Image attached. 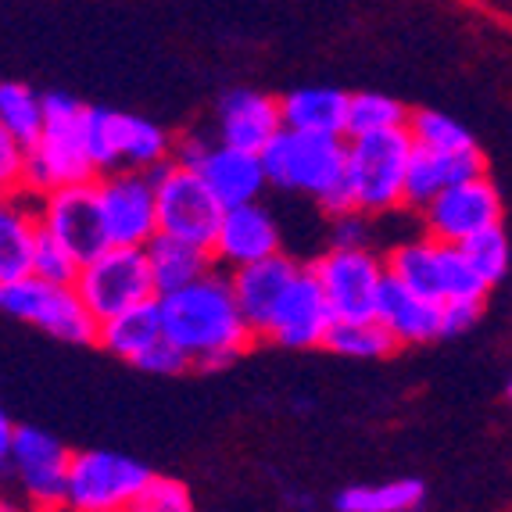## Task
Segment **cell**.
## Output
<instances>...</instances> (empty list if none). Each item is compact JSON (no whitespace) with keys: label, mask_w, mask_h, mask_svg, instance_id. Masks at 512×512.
<instances>
[{"label":"cell","mask_w":512,"mask_h":512,"mask_svg":"<svg viewBox=\"0 0 512 512\" xmlns=\"http://www.w3.org/2000/svg\"><path fill=\"white\" fill-rule=\"evenodd\" d=\"M190 505H194V498H190L187 484L154 473V477L147 480L144 495H140L137 505H133V512H187Z\"/></svg>","instance_id":"cell-34"},{"label":"cell","mask_w":512,"mask_h":512,"mask_svg":"<svg viewBox=\"0 0 512 512\" xmlns=\"http://www.w3.org/2000/svg\"><path fill=\"white\" fill-rule=\"evenodd\" d=\"M412 111L402 101H394L387 94H362L348 97V137H362V133H384V129L409 126Z\"/></svg>","instance_id":"cell-30"},{"label":"cell","mask_w":512,"mask_h":512,"mask_svg":"<svg viewBox=\"0 0 512 512\" xmlns=\"http://www.w3.org/2000/svg\"><path fill=\"white\" fill-rule=\"evenodd\" d=\"M215 262L226 269L262 262L269 255H280V226L258 201L233 205L222 215V226L215 233Z\"/></svg>","instance_id":"cell-18"},{"label":"cell","mask_w":512,"mask_h":512,"mask_svg":"<svg viewBox=\"0 0 512 512\" xmlns=\"http://www.w3.org/2000/svg\"><path fill=\"white\" fill-rule=\"evenodd\" d=\"M409 126L384 129V133H362L348 137V190L355 197V208L369 215H384L405 205V176L412 158Z\"/></svg>","instance_id":"cell-4"},{"label":"cell","mask_w":512,"mask_h":512,"mask_svg":"<svg viewBox=\"0 0 512 512\" xmlns=\"http://www.w3.org/2000/svg\"><path fill=\"white\" fill-rule=\"evenodd\" d=\"M348 97L337 86H298L280 97L283 126L348 137Z\"/></svg>","instance_id":"cell-26"},{"label":"cell","mask_w":512,"mask_h":512,"mask_svg":"<svg viewBox=\"0 0 512 512\" xmlns=\"http://www.w3.org/2000/svg\"><path fill=\"white\" fill-rule=\"evenodd\" d=\"M151 477L154 473L147 470L144 462L129 459L122 452H104V448L72 452L69 502H65V509H76V512L133 509Z\"/></svg>","instance_id":"cell-7"},{"label":"cell","mask_w":512,"mask_h":512,"mask_svg":"<svg viewBox=\"0 0 512 512\" xmlns=\"http://www.w3.org/2000/svg\"><path fill=\"white\" fill-rule=\"evenodd\" d=\"M201 180L212 187V194L219 197L222 205H248L258 201L262 190L269 187V172H265L262 151H244V147H233L226 140L215 137L208 154L197 165Z\"/></svg>","instance_id":"cell-19"},{"label":"cell","mask_w":512,"mask_h":512,"mask_svg":"<svg viewBox=\"0 0 512 512\" xmlns=\"http://www.w3.org/2000/svg\"><path fill=\"white\" fill-rule=\"evenodd\" d=\"M33 273L51 283H76L79 273H83V262L65 240H58L47 226H40L33 251Z\"/></svg>","instance_id":"cell-33"},{"label":"cell","mask_w":512,"mask_h":512,"mask_svg":"<svg viewBox=\"0 0 512 512\" xmlns=\"http://www.w3.org/2000/svg\"><path fill=\"white\" fill-rule=\"evenodd\" d=\"M409 133L419 147H434V151H466V147H477L470 137V129L455 122L452 115L444 111L419 108L409 115Z\"/></svg>","instance_id":"cell-31"},{"label":"cell","mask_w":512,"mask_h":512,"mask_svg":"<svg viewBox=\"0 0 512 512\" xmlns=\"http://www.w3.org/2000/svg\"><path fill=\"white\" fill-rule=\"evenodd\" d=\"M0 129L22 147H33L43 133V94H33L26 83L0 86Z\"/></svg>","instance_id":"cell-29"},{"label":"cell","mask_w":512,"mask_h":512,"mask_svg":"<svg viewBox=\"0 0 512 512\" xmlns=\"http://www.w3.org/2000/svg\"><path fill=\"white\" fill-rule=\"evenodd\" d=\"M0 180H4V194H22V180H26V147L18 144L11 133L0 129Z\"/></svg>","instance_id":"cell-36"},{"label":"cell","mask_w":512,"mask_h":512,"mask_svg":"<svg viewBox=\"0 0 512 512\" xmlns=\"http://www.w3.org/2000/svg\"><path fill=\"white\" fill-rule=\"evenodd\" d=\"M133 366L151 376H180V373H187V369H194V359H190L172 337H162V341H154Z\"/></svg>","instance_id":"cell-35"},{"label":"cell","mask_w":512,"mask_h":512,"mask_svg":"<svg viewBox=\"0 0 512 512\" xmlns=\"http://www.w3.org/2000/svg\"><path fill=\"white\" fill-rule=\"evenodd\" d=\"M165 337V319H162V301L147 298L140 305L126 308L119 316H111L97 330V348H104L115 359L137 362L154 341Z\"/></svg>","instance_id":"cell-25"},{"label":"cell","mask_w":512,"mask_h":512,"mask_svg":"<svg viewBox=\"0 0 512 512\" xmlns=\"http://www.w3.org/2000/svg\"><path fill=\"white\" fill-rule=\"evenodd\" d=\"M387 273H394L405 287L416 294H427L434 301H452V298H480L491 291L470 265V258L462 255L459 244L437 237H419L405 240L387 255Z\"/></svg>","instance_id":"cell-6"},{"label":"cell","mask_w":512,"mask_h":512,"mask_svg":"<svg viewBox=\"0 0 512 512\" xmlns=\"http://www.w3.org/2000/svg\"><path fill=\"white\" fill-rule=\"evenodd\" d=\"M158 301H162L165 337H172L187 351L194 369H205V373L226 369L255 341V330L248 326L233 294V280L219 269L180 291L162 294Z\"/></svg>","instance_id":"cell-1"},{"label":"cell","mask_w":512,"mask_h":512,"mask_svg":"<svg viewBox=\"0 0 512 512\" xmlns=\"http://www.w3.org/2000/svg\"><path fill=\"white\" fill-rule=\"evenodd\" d=\"M269 183L283 190L316 197L319 208L341 215L355 208L348 190V137L341 133H308V129L283 126L262 151Z\"/></svg>","instance_id":"cell-2"},{"label":"cell","mask_w":512,"mask_h":512,"mask_svg":"<svg viewBox=\"0 0 512 512\" xmlns=\"http://www.w3.org/2000/svg\"><path fill=\"white\" fill-rule=\"evenodd\" d=\"M333 319H337V312H333L330 298H326L316 269H312V265H301V273L294 276V283L287 287L273 323L265 330V341L280 344V348H287V351L323 348Z\"/></svg>","instance_id":"cell-16"},{"label":"cell","mask_w":512,"mask_h":512,"mask_svg":"<svg viewBox=\"0 0 512 512\" xmlns=\"http://www.w3.org/2000/svg\"><path fill=\"white\" fill-rule=\"evenodd\" d=\"M97 190H101L104 226H108L111 244H133L147 248L158 237V180L151 169H119L97 172Z\"/></svg>","instance_id":"cell-12"},{"label":"cell","mask_w":512,"mask_h":512,"mask_svg":"<svg viewBox=\"0 0 512 512\" xmlns=\"http://www.w3.org/2000/svg\"><path fill=\"white\" fill-rule=\"evenodd\" d=\"M144 251H147V265H151L158 298L180 291V287H187V283H194V280H201V276L212 273L215 265H219L212 248L194 244V240L172 237V233H158Z\"/></svg>","instance_id":"cell-24"},{"label":"cell","mask_w":512,"mask_h":512,"mask_svg":"<svg viewBox=\"0 0 512 512\" xmlns=\"http://www.w3.org/2000/svg\"><path fill=\"white\" fill-rule=\"evenodd\" d=\"M419 219H423V230L430 237L448 240V244H466L470 237L502 222V197L484 172V176H473V180L441 190L434 201L419 208Z\"/></svg>","instance_id":"cell-15"},{"label":"cell","mask_w":512,"mask_h":512,"mask_svg":"<svg viewBox=\"0 0 512 512\" xmlns=\"http://www.w3.org/2000/svg\"><path fill=\"white\" fill-rule=\"evenodd\" d=\"M86 180H97V165L86 147V104L72 94H43V133L26 147L22 190L40 197Z\"/></svg>","instance_id":"cell-3"},{"label":"cell","mask_w":512,"mask_h":512,"mask_svg":"<svg viewBox=\"0 0 512 512\" xmlns=\"http://www.w3.org/2000/svg\"><path fill=\"white\" fill-rule=\"evenodd\" d=\"M76 287L101 323L126 312V308L140 305V301L158 298L151 265H147V251L133 248V244H111L97 258L83 262Z\"/></svg>","instance_id":"cell-11"},{"label":"cell","mask_w":512,"mask_h":512,"mask_svg":"<svg viewBox=\"0 0 512 512\" xmlns=\"http://www.w3.org/2000/svg\"><path fill=\"white\" fill-rule=\"evenodd\" d=\"M172 144L176 140L162 126L126 115L111 108H86V147L94 158L97 172L133 165V169H158L172 162Z\"/></svg>","instance_id":"cell-8"},{"label":"cell","mask_w":512,"mask_h":512,"mask_svg":"<svg viewBox=\"0 0 512 512\" xmlns=\"http://www.w3.org/2000/svg\"><path fill=\"white\" fill-rule=\"evenodd\" d=\"M36 212H40V226H47L54 237L65 240L79 255V262H90L104 248H111L97 180L72 183V187H58L51 194H40L36 197Z\"/></svg>","instance_id":"cell-14"},{"label":"cell","mask_w":512,"mask_h":512,"mask_svg":"<svg viewBox=\"0 0 512 512\" xmlns=\"http://www.w3.org/2000/svg\"><path fill=\"white\" fill-rule=\"evenodd\" d=\"M4 473L22 484V495L33 509H65L69 502L72 452L58 437L40 427H15L11 444L0 452Z\"/></svg>","instance_id":"cell-9"},{"label":"cell","mask_w":512,"mask_h":512,"mask_svg":"<svg viewBox=\"0 0 512 512\" xmlns=\"http://www.w3.org/2000/svg\"><path fill=\"white\" fill-rule=\"evenodd\" d=\"M298 273H301V265L283 255V251L280 255L262 258V262L230 269L237 305H240V312H244V319H248V326L255 330V337L265 341V330H269L283 294H287V287H291Z\"/></svg>","instance_id":"cell-17"},{"label":"cell","mask_w":512,"mask_h":512,"mask_svg":"<svg viewBox=\"0 0 512 512\" xmlns=\"http://www.w3.org/2000/svg\"><path fill=\"white\" fill-rule=\"evenodd\" d=\"M459 248H462V255L470 258V265L477 269V276L487 287H495V283L505 280L512 248H509V237L502 233V222L491 226V230L477 233V237H470L466 244H459Z\"/></svg>","instance_id":"cell-32"},{"label":"cell","mask_w":512,"mask_h":512,"mask_svg":"<svg viewBox=\"0 0 512 512\" xmlns=\"http://www.w3.org/2000/svg\"><path fill=\"white\" fill-rule=\"evenodd\" d=\"M0 308L11 319L51 333L65 344H97L101 319L86 305L76 283H51L43 276H22V280L0 283Z\"/></svg>","instance_id":"cell-5"},{"label":"cell","mask_w":512,"mask_h":512,"mask_svg":"<svg viewBox=\"0 0 512 512\" xmlns=\"http://www.w3.org/2000/svg\"><path fill=\"white\" fill-rule=\"evenodd\" d=\"M283 129V111L280 101L258 90H230L219 101V122L215 133L219 140L244 151H265L269 140Z\"/></svg>","instance_id":"cell-22"},{"label":"cell","mask_w":512,"mask_h":512,"mask_svg":"<svg viewBox=\"0 0 512 512\" xmlns=\"http://www.w3.org/2000/svg\"><path fill=\"white\" fill-rule=\"evenodd\" d=\"M312 269H316L337 319L376 316V298H380V283L387 276V258L373 255L369 248H337V244H330V251H323L312 262Z\"/></svg>","instance_id":"cell-13"},{"label":"cell","mask_w":512,"mask_h":512,"mask_svg":"<svg viewBox=\"0 0 512 512\" xmlns=\"http://www.w3.org/2000/svg\"><path fill=\"white\" fill-rule=\"evenodd\" d=\"M423 498H427V487L412 477H402L373 487H348L333 498V505L341 512H409L423 505Z\"/></svg>","instance_id":"cell-28"},{"label":"cell","mask_w":512,"mask_h":512,"mask_svg":"<svg viewBox=\"0 0 512 512\" xmlns=\"http://www.w3.org/2000/svg\"><path fill=\"white\" fill-rule=\"evenodd\" d=\"M505 394H509V402H512V380H509V387H505Z\"/></svg>","instance_id":"cell-40"},{"label":"cell","mask_w":512,"mask_h":512,"mask_svg":"<svg viewBox=\"0 0 512 512\" xmlns=\"http://www.w3.org/2000/svg\"><path fill=\"white\" fill-rule=\"evenodd\" d=\"M208 147H212V140L197 137V133H190V137H180L176 144H172V162L183 165V169H197V165H201V158L208 154Z\"/></svg>","instance_id":"cell-39"},{"label":"cell","mask_w":512,"mask_h":512,"mask_svg":"<svg viewBox=\"0 0 512 512\" xmlns=\"http://www.w3.org/2000/svg\"><path fill=\"white\" fill-rule=\"evenodd\" d=\"M40 233V212L33 194H4L0 208V283L33 276V251Z\"/></svg>","instance_id":"cell-23"},{"label":"cell","mask_w":512,"mask_h":512,"mask_svg":"<svg viewBox=\"0 0 512 512\" xmlns=\"http://www.w3.org/2000/svg\"><path fill=\"white\" fill-rule=\"evenodd\" d=\"M480 312H484V301H480V298H452V301H444V337L466 333L473 323H480Z\"/></svg>","instance_id":"cell-38"},{"label":"cell","mask_w":512,"mask_h":512,"mask_svg":"<svg viewBox=\"0 0 512 512\" xmlns=\"http://www.w3.org/2000/svg\"><path fill=\"white\" fill-rule=\"evenodd\" d=\"M151 172L158 180V226H162L158 233H172V237L212 248L226 205L201 180V172L183 169L176 162H162Z\"/></svg>","instance_id":"cell-10"},{"label":"cell","mask_w":512,"mask_h":512,"mask_svg":"<svg viewBox=\"0 0 512 512\" xmlns=\"http://www.w3.org/2000/svg\"><path fill=\"white\" fill-rule=\"evenodd\" d=\"M366 240H369V212L351 208V212L333 215L330 244H337V248H366Z\"/></svg>","instance_id":"cell-37"},{"label":"cell","mask_w":512,"mask_h":512,"mask_svg":"<svg viewBox=\"0 0 512 512\" xmlns=\"http://www.w3.org/2000/svg\"><path fill=\"white\" fill-rule=\"evenodd\" d=\"M323 348L337 351L344 359H387L402 344H398V337L380 319L366 316V319H333Z\"/></svg>","instance_id":"cell-27"},{"label":"cell","mask_w":512,"mask_h":512,"mask_svg":"<svg viewBox=\"0 0 512 512\" xmlns=\"http://www.w3.org/2000/svg\"><path fill=\"white\" fill-rule=\"evenodd\" d=\"M376 319L398 337V344H427L444 337V301L416 294L394 273H387L380 283Z\"/></svg>","instance_id":"cell-20"},{"label":"cell","mask_w":512,"mask_h":512,"mask_svg":"<svg viewBox=\"0 0 512 512\" xmlns=\"http://www.w3.org/2000/svg\"><path fill=\"white\" fill-rule=\"evenodd\" d=\"M487 162L480 147H466V151H434V147H412L409 158V176H405V208H423L434 201L441 190L455 187L462 180L484 176Z\"/></svg>","instance_id":"cell-21"}]
</instances>
